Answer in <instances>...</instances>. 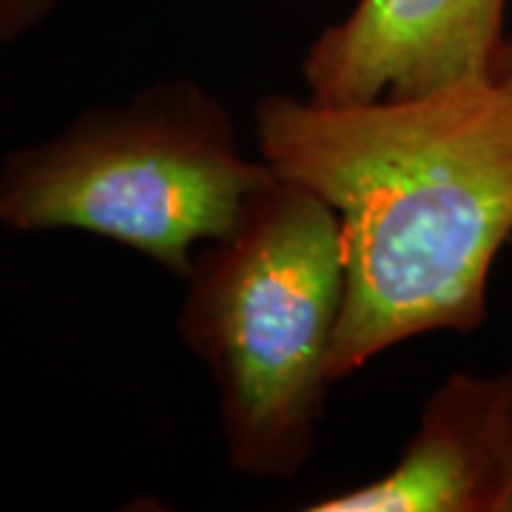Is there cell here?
<instances>
[{
	"mask_svg": "<svg viewBox=\"0 0 512 512\" xmlns=\"http://www.w3.org/2000/svg\"><path fill=\"white\" fill-rule=\"evenodd\" d=\"M498 74L512 80V23L507 29V40H504V49H501V60H498Z\"/></svg>",
	"mask_w": 512,
	"mask_h": 512,
	"instance_id": "ba28073f",
	"label": "cell"
},
{
	"mask_svg": "<svg viewBox=\"0 0 512 512\" xmlns=\"http://www.w3.org/2000/svg\"><path fill=\"white\" fill-rule=\"evenodd\" d=\"M57 0H0V46H9L52 15Z\"/></svg>",
	"mask_w": 512,
	"mask_h": 512,
	"instance_id": "8992f818",
	"label": "cell"
},
{
	"mask_svg": "<svg viewBox=\"0 0 512 512\" xmlns=\"http://www.w3.org/2000/svg\"><path fill=\"white\" fill-rule=\"evenodd\" d=\"M271 180V165L242 148L220 97L174 77L6 154L0 228L92 234L183 279L202 245L222 237Z\"/></svg>",
	"mask_w": 512,
	"mask_h": 512,
	"instance_id": "3957f363",
	"label": "cell"
},
{
	"mask_svg": "<svg viewBox=\"0 0 512 512\" xmlns=\"http://www.w3.org/2000/svg\"><path fill=\"white\" fill-rule=\"evenodd\" d=\"M498 512H512V410H510V456H507V476H504V490L498 498Z\"/></svg>",
	"mask_w": 512,
	"mask_h": 512,
	"instance_id": "52a82bcc",
	"label": "cell"
},
{
	"mask_svg": "<svg viewBox=\"0 0 512 512\" xmlns=\"http://www.w3.org/2000/svg\"><path fill=\"white\" fill-rule=\"evenodd\" d=\"M256 154L336 217L345 302L330 373L345 382L430 333L487 322L512 239V80L328 103L274 92L254 111Z\"/></svg>",
	"mask_w": 512,
	"mask_h": 512,
	"instance_id": "6da1fadb",
	"label": "cell"
},
{
	"mask_svg": "<svg viewBox=\"0 0 512 512\" xmlns=\"http://www.w3.org/2000/svg\"><path fill=\"white\" fill-rule=\"evenodd\" d=\"M510 0H353L313 37L302 92L328 103L430 92L498 74Z\"/></svg>",
	"mask_w": 512,
	"mask_h": 512,
	"instance_id": "277c9868",
	"label": "cell"
},
{
	"mask_svg": "<svg viewBox=\"0 0 512 512\" xmlns=\"http://www.w3.org/2000/svg\"><path fill=\"white\" fill-rule=\"evenodd\" d=\"M183 282L177 333L214 384L228 467L291 481L316 453L336 384L345 268L333 211L274 174Z\"/></svg>",
	"mask_w": 512,
	"mask_h": 512,
	"instance_id": "7a4b0ae2",
	"label": "cell"
},
{
	"mask_svg": "<svg viewBox=\"0 0 512 512\" xmlns=\"http://www.w3.org/2000/svg\"><path fill=\"white\" fill-rule=\"evenodd\" d=\"M512 370H456L430 393L379 476L316 495L305 512H498L510 456Z\"/></svg>",
	"mask_w": 512,
	"mask_h": 512,
	"instance_id": "5b68a950",
	"label": "cell"
}]
</instances>
